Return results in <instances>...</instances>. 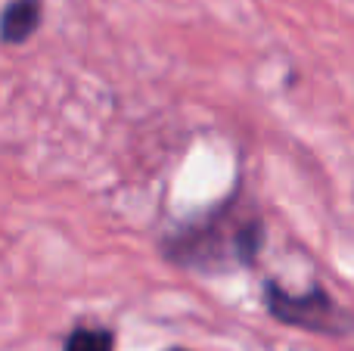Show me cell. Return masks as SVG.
I'll list each match as a JSON object with an SVG mask.
<instances>
[{"mask_svg": "<svg viewBox=\"0 0 354 351\" xmlns=\"http://www.w3.org/2000/svg\"><path fill=\"white\" fill-rule=\"evenodd\" d=\"M268 308H270V314L280 317L283 323L305 327V330H320V333H339L345 323L342 311L320 290L308 292V296H289L286 290L270 283L268 286Z\"/></svg>", "mask_w": 354, "mask_h": 351, "instance_id": "obj_1", "label": "cell"}, {"mask_svg": "<svg viewBox=\"0 0 354 351\" xmlns=\"http://www.w3.org/2000/svg\"><path fill=\"white\" fill-rule=\"evenodd\" d=\"M41 22V0H12L0 16V37L6 44H22L35 35Z\"/></svg>", "mask_w": 354, "mask_h": 351, "instance_id": "obj_2", "label": "cell"}, {"mask_svg": "<svg viewBox=\"0 0 354 351\" xmlns=\"http://www.w3.org/2000/svg\"><path fill=\"white\" fill-rule=\"evenodd\" d=\"M66 351H112V333L106 330H75L66 342Z\"/></svg>", "mask_w": 354, "mask_h": 351, "instance_id": "obj_3", "label": "cell"}]
</instances>
